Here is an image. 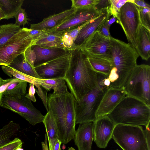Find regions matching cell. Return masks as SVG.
<instances>
[{"instance_id":"1","label":"cell","mask_w":150,"mask_h":150,"mask_svg":"<svg viewBox=\"0 0 150 150\" xmlns=\"http://www.w3.org/2000/svg\"><path fill=\"white\" fill-rule=\"evenodd\" d=\"M70 52L69 65L64 79L70 93L78 101L98 86L99 73L91 68L82 49Z\"/></svg>"},{"instance_id":"2","label":"cell","mask_w":150,"mask_h":150,"mask_svg":"<svg viewBox=\"0 0 150 150\" xmlns=\"http://www.w3.org/2000/svg\"><path fill=\"white\" fill-rule=\"evenodd\" d=\"M75 100L68 90L50 93L47 97L48 112L54 119L58 139L62 144H67L74 136Z\"/></svg>"},{"instance_id":"3","label":"cell","mask_w":150,"mask_h":150,"mask_svg":"<svg viewBox=\"0 0 150 150\" xmlns=\"http://www.w3.org/2000/svg\"><path fill=\"white\" fill-rule=\"evenodd\" d=\"M112 68L108 76L109 87H123L133 68L137 65L139 55L129 43L112 37L110 38Z\"/></svg>"},{"instance_id":"4","label":"cell","mask_w":150,"mask_h":150,"mask_svg":"<svg viewBox=\"0 0 150 150\" xmlns=\"http://www.w3.org/2000/svg\"><path fill=\"white\" fill-rule=\"evenodd\" d=\"M107 116L115 125L146 126L150 121V106L126 96Z\"/></svg>"},{"instance_id":"5","label":"cell","mask_w":150,"mask_h":150,"mask_svg":"<svg viewBox=\"0 0 150 150\" xmlns=\"http://www.w3.org/2000/svg\"><path fill=\"white\" fill-rule=\"evenodd\" d=\"M108 77L99 74L98 84L79 101L75 102L76 125L95 121L96 112L102 99L109 87Z\"/></svg>"},{"instance_id":"6","label":"cell","mask_w":150,"mask_h":150,"mask_svg":"<svg viewBox=\"0 0 150 150\" xmlns=\"http://www.w3.org/2000/svg\"><path fill=\"white\" fill-rule=\"evenodd\" d=\"M112 138L123 150H150V144L141 126L115 125Z\"/></svg>"},{"instance_id":"7","label":"cell","mask_w":150,"mask_h":150,"mask_svg":"<svg viewBox=\"0 0 150 150\" xmlns=\"http://www.w3.org/2000/svg\"><path fill=\"white\" fill-rule=\"evenodd\" d=\"M127 95L137 98L150 106V66L137 65L124 86Z\"/></svg>"},{"instance_id":"8","label":"cell","mask_w":150,"mask_h":150,"mask_svg":"<svg viewBox=\"0 0 150 150\" xmlns=\"http://www.w3.org/2000/svg\"><path fill=\"white\" fill-rule=\"evenodd\" d=\"M0 106L18 114L33 126L42 122L44 118V116L25 95L17 97L3 96Z\"/></svg>"},{"instance_id":"9","label":"cell","mask_w":150,"mask_h":150,"mask_svg":"<svg viewBox=\"0 0 150 150\" xmlns=\"http://www.w3.org/2000/svg\"><path fill=\"white\" fill-rule=\"evenodd\" d=\"M27 28L23 27L0 48V65L8 66L29 46L35 44Z\"/></svg>"},{"instance_id":"10","label":"cell","mask_w":150,"mask_h":150,"mask_svg":"<svg viewBox=\"0 0 150 150\" xmlns=\"http://www.w3.org/2000/svg\"><path fill=\"white\" fill-rule=\"evenodd\" d=\"M117 19L129 43L136 49L137 34L141 24L138 7L129 0L121 7Z\"/></svg>"},{"instance_id":"11","label":"cell","mask_w":150,"mask_h":150,"mask_svg":"<svg viewBox=\"0 0 150 150\" xmlns=\"http://www.w3.org/2000/svg\"><path fill=\"white\" fill-rule=\"evenodd\" d=\"M81 48L88 56L102 58L112 62L110 38L104 37L97 31L90 36Z\"/></svg>"},{"instance_id":"12","label":"cell","mask_w":150,"mask_h":150,"mask_svg":"<svg viewBox=\"0 0 150 150\" xmlns=\"http://www.w3.org/2000/svg\"><path fill=\"white\" fill-rule=\"evenodd\" d=\"M71 57L69 53L35 67L42 79L64 78L69 65Z\"/></svg>"},{"instance_id":"13","label":"cell","mask_w":150,"mask_h":150,"mask_svg":"<svg viewBox=\"0 0 150 150\" xmlns=\"http://www.w3.org/2000/svg\"><path fill=\"white\" fill-rule=\"evenodd\" d=\"M94 5V4L84 8H76L74 12L65 22L53 30L66 32L96 18L101 14L95 10Z\"/></svg>"},{"instance_id":"14","label":"cell","mask_w":150,"mask_h":150,"mask_svg":"<svg viewBox=\"0 0 150 150\" xmlns=\"http://www.w3.org/2000/svg\"><path fill=\"white\" fill-rule=\"evenodd\" d=\"M115 125L107 116L99 118L93 122V140L97 146L105 148L112 138Z\"/></svg>"},{"instance_id":"15","label":"cell","mask_w":150,"mask_h":150,"mask_svg":"<svg viewBox=\"0 0 150 150\" xmlns=\"http://www.w3.org/2000/svg\"><path fill=\"white\" fill-rule=\"evenodd\" d=\"M126 95L123 86L120 88L109 87L105 93L96 112V119L108 115Z\"/></svg>"},{"instance_id":"16","label":"cell","mask_w":150,"mask_h":150,"mask_svg":"<svg viewBox=\"0 0 150 150\" xmlns=\"http://www.w3.org/2000/svg\"><path fill=\"white\" fill-rule=\"evenodd\" d=\"M76 9L71 7L57 14L50 16L39 23L31 24L30 29L46 31L53 30L65 22Z\"/></svg>"},{"instance_id":"17","label":"cell","mask_w":150,"mask_h":150,"mask_svg":"<svg viewBox=\"0 0 150 150\" xmlns=\"http://www.w3.org/2000/svg\"><path fill=\"white\" fill-rule=\"evenodd\" d=\"M73 139L78 150H92L93 140V122L79 124Z\"/></svg>"},{"instance_id":"18","label":"cell","mask_w":150,"mask_h":150,"mask_svg":"<svg viewBox=\"0 0 150 150\" xmlns=\"http://www.w3.org/2000/svg\"><path fill=\"white\" fill-rule=\"evenodd\" d=\"M31 48L35 51L36 56L34 68L70 52L63 49L42 47L35 45H32Z\"/></svg>"},{"instance_id":"19","label":"cell","mask_w":150,"mask_h":150,"mask_svg":"<svg viewBox=\"0 0 150 150\" xmlns=\"http://www.w3.org/2000/svg\"><path fill=\"white\" fill-rule=\"evenodd\" d=\"M108 11L88 22L82 28L74 42L75 45L78 48H82L90 36L97 30L105 20Z\"/></svg>"},{"instance_id":"20","label":"cell","mask_w":150,"mask_h":150,"mask_svg":"<svg viewBox=\"0 0 150 150\" xmlns=\"http://www.w3.org/2000/svg\"><path fill=\"white\" fill-rule=\"evenodd\" d=\"M135 50L142 59L148 60L150 56V32L141 24L137 34Z\"/></svg>"},{"instance_id":"21","label":"cell","mask_w":150,"mask_h":150,"mask_svg":"<svg viewBox=\"0 0 150 150\" xmlns=\"http://www.w3.org/2000/svg\"><path fill=\"white\" fill-rule=\"evenodd\" d=\"M64 33V32L52 30L36 42L34 45L42 47L65 50L62 41V37Z\"/></svg>"},{"instance_id":"22","label":"cell","mask_w":150,"mask_h":150,"mask_svg":"<svg viewBox=\"0 0 150 150\" xmlns=\"http://www.w3.org/2000/svg\"><path fill=\"white\" fill-rule=\"evenodd\" d=\"M8 66L33 77L41 79L36 71L35 68L25 59L24 53L16 57Z\"/></svg>"},{"instance_id":"23","label":"cell","mask_w":150,"mask_h":150,"mask_svg":"<svg viewBox=\"0 0 150 150\" xmlns=\"http://www.w3.org/2000/svg\"><path fill=\"white\" fill-rule=\"evenodd\" d=\"M42 122L45 129L49 150H54V145L59 139L54 120L49 112L44 116Z\"/></svg>"},{"instance_id":"24","label":"cell","mask_w":150,"mask_h":150,"mask_svg":"<svg viewBox=\"0 0 150 150\" xmlns=\"http://www.w3.org/2000/svg\"><path fill=\"white\" fill-rule=\"evenodd\" d=\"M86 59L90 67L93 70L108 77L112 67L111 62L105 59L88 57L87 55Z\"/></svg>"},{"instance_id":"25","label":"cell","mask_w":150,"mask_h":150,"mask_svg":"<svg viewBox=\"0 0 150 150\" xmlns=\"http://www.w3.org/2000/svg\"><path fill=\"white\" fill-rule=\"evenodd\" d=\"M36 81L47 91L52 89L53 93H58L67 90L64 78L43 79L36 78Z\"/></svg>"},{"instance_id":"26","label":"cell","mask_w":150,"mask_h":150,"mask_svg":"<svg viewBox=\"0 0 150 150\" xmlns=\"http://www.w3.org/2000/svg\"><path fill=\"white\" fill-rule=\"evenodd\" d=\"M23 0H0V8L5 15V19L13 18L21 8Z\"/></svg>"},{"instance_id":"27","label":"cell","mask_w":150,"mask_h":150,"mask_svg":"<svg viewBox=\"0 0 150 150\" xmlns=\"http://www.w3.org/2000/svg\"><path fill=\"white\" fill-rule=\"evenodd\" d=\"M20 129L19 125L11 121L0 129V147L10 142Z\"/></svg>"},{"instance_id":"28","label":"cell","mask_w":150,"mask_h":150,"mask_svg":"<svg viewBox=\"0 0 150 150\" xmlns=\"http://www.w3.org/2000/svg\"><path fill=\"white\" fill-rule=\"evenodd\" d=\"M22 29L15 24L0 25V48L3 47L11 37Z\"/></svg>"},{"instance_id":"29","label":"cell","mask_w":150,"mask_h":150,"mask_svg":"<svg viewBox=\"0 0 150 150\" xmlns=\"http://www.w3.org/2000/svg\"><path fill=\"white\" fill-rule=\"evenodd\" d=\"M1 68L4 73L10 77L13 76L14 78L33 84L36 87L37 90H39L42 88L36 81V78L18 71L8 66H2Z\"/></svg>"},{"instance_id":"30","label":"cell","mask_w":150,"mask_h":150,"mask_svg":"<svg viewBox=\"0 0 150 150\" xmlns=\"http://www.w3.org/2000/svg\"><path fill=\"white\" fill-rule=\"evenodd\" d=\"M27 82L19 80L11 84L3 94V96L17 97L25 95Z\"/></svg>"},{"instance_id":"31","label":"cell","mask_w":150,"mask_h":150,"mask_svg":"<svg viewBox=\"0 0 150 150\" xmlns=\"http://www.w3.org/2000/svg\"><path fill=\"white\" fill-rule=\"evenodd\" d=\"M138 8L141 25L150 32V8Z\"/></svg>"},{"instance_id":"32","label":"cell","mask_w":150,"mask_h":150,"mask_svg":"<svg viewBox=\"0 0 150 150\" xmlns=\"http://www.w3.org/2000/svg\"><path fill=\"white\" fill-rule=\"evenodd\" d=\"M129 0H110V5L108 10L113 16L117 18L120 9Z\"/></svg>"},{"instance_id":"33","label":"cell","mask_w":150,"mask_h":150,"mask_svg":"<svg viewBox=\"0 0 150 150\" xmlns=\"http://www.w3.org/2000/svg\"><path fill=\"white\" fill-rule=\"evenodd\" d=\"M14 17L16 19L15 24L19 26L23 25L24 27L25 24L28 23V21L30 20L27 18L25 10L22 8L15 15Z\"/></svg>"},{"instance_id":"34","label":"cell","mask_w":150,"mask_h":150,"mask_svg":"<svg viewBox=\"0 0 150 150\" xmlns=\"http://www.w3.org/2000/svg\"><path fill=\"white\" fill-rule=\"evenodd\" d=\"M62 41L64 48L69 51H71L79 48L75 45L74 41L69 35L64 32L62 37Z\"/></svg>"},{"instance_id":"35","label":"cell","mask_w":150,"mask_h":150,"mask_svg":"<svg viewBox=\"0 0 150 150\" xmlns=\"http://www.w3.org/2000/svg\"><path fill=\"white\" fill-rule=\"evenodd\" d=\"M23 142L20 139L16 138L9 143L0 147V150H16L22 148Z\"/></svg>"},{"instance_id":"36","label":"cell","mask_w":150,"mask_h":150,"mask_svg":"<svg viewBox=\"0 0 150 150\" xmlns=\"http://www.w3.org/2000/svg\"><path fill=\"white\" fill-rule=\"evenodd\" d=\"M110 5V0H98L97 2L94 4L95 10L100 13L107 11Z\"/></svg>"},{"instance_id":"37","label":"cell","mask_w":150,"mask_h":150,"mask_svg":"<svg viewBox=\"0 0 150 150\" xmlns=\"http://www.w3.org/2000/svg\"><path fill=\"white\" fill-rule=\"evenodd\" d=\"M98 0H71V7L76 8H84L94 5Z\"/></svg>"},{"instance_id":"38","label":"cell","mask_w":150,"mask_h":150,"mask_svg":"<svg viewBox=\"0 0 150 150\" xmlns=\"http://www.w3.org/2000/svg\"><path fill=\"white\" fill-rule=\"evenodd\" d=\"M29 33L32 37L35 43L41 39L51 31H46L30 29L27 28Z\"/></svg>"},{"instance_id":"39","label":"cell","mask_w":150,"mask_h":150,"mask_svg":"<svg viewBox=\"0 0 150 150\" xmlns=\"http://www.w3.org/2000/svg\"><path fill=\"white\" fill-rule=\"evenodd\" d=\"M31 46H30L26 49L24 53V54L26 60L34 67L36 56L35 51L31 48Z\"/></svg>"},{"instance_id":"40","label":"cell","mask_w":150,"mask_h":150,"mask_svg":"<svg viewBox=\"0 0 150 150\" xmlns=\"http://www.w3.org/2000/svg\"><path fill=\"white\" fill-rule=\"evenodd\" d=\"M106 18L103 22L99 27L97 31L104 37L110 38L111 36L110 33V28H109L106 26L105 24Z\"/></svg>"},{"instance_id":"41","label":"cell","mask_w":150,"mask_h":150,"mask_svg":"<svg viewBox=\"0 0 150 150\" xmlns=\"http://www.w3.org/2000/svg\"><path fill=\"white\" fill-rule=\"evenodd\" d=\"M89 21L86 23H85L83 25L79 26L76 28H75L72 29L69 31H68L66 33L69 35L70 37H71V38L73 39L75 41V40L79 34L80 31L82 28L83 27V26L87 23L88 22L91 21V20Z\"/></svg>"},{"instance_id":"42","label":"cell","mask_w":150,"mask_h":150,"mask_svg":"<svg viewBox=\"0 0 150 150\" xmlns=\"http://www.w3.org/2000/svg\"><path fill=\"white\" fill-rule=\"evenodd\" d=\"M29 85L28 93L25 95V96L31 101L35 102L36 100L35 96L36 92L35 86L33 84L31 83H30Z\"/></svg>"},{"instance_id":"43","label":"cell","mask_w":150,"mask_h":150,"mask_svg":"<svg viewBox=\"0 0 150 150\" xmlns=\"http://www.w3.org/2000/svg\"><path fill=\"white\" fill-rule=\"evenodd\" d=\"M20 80L14 78L10 79L7 82L0 86V102L3 96V93L6 90L8 86L12 83L18 81Z\"/></svg>"},{"instance_id":"44","label":"cell","mask_w":150,"mask_h":150,"mask_svg":"<svg viewBox=\"0 0 150 150\" xmlns=\"http://www.w3.org/2000/svg\"><path fill=\"white\" fill-rule=\"evenodd\" d=\"M130 1L138 7L150 8V5L144 0H130Z\"/></svg>"},{"instance_id":"45","label":"cell","mask_w":150,"mask_h":150,"mask_svg":"<svg viewBox=\"0 0 150 150\" xmlns=\"http://www.w3.org/2000/svg\"><path fill=\"white\" fill-rule=\"evenodd\" d=\"M146 129L144 132L147 142L149 144H150V122L145 126Z\"/></svg>"},{"instance_id":"46","label":"cell","mask_w":150,"mask_h":150,"mask_svg":"<svg viewBox=\"0 0 150 150\" xmlns=\"http://www.w3.org/2000/svg\"><path fill=\"white\" fill-rule=\"evenodd\" d=\"M48 141L46 134H45V138L44 141L42 142L41 144L42 150H49L48 146Z\"/></svg>"},{"instance_id":"47","label":"cell","mask_w":150,"mask_h":150,"mask_svg":"<svg viewBox=\"0 0 150 150\" xmlns=\"http://www.w3.org/2000/svg\"><path fill=\"white\" fill-rule=\"evenodd\" d=\"M62 144L60 140H58L54 145V150H61L60 146Z\"/></svg>"},{"instance_id":"48","label":"cell","mask_w":150,"mask_h":150,"mask_svg":"<svg viewBox=\"0 0 150 150\" xmlns=\"http://www.w3.org/2000/svg\"><path fill=\"white\" fill-rule=\"evenodd\" d=\"M10 79H3L0 77V86L3 84L7 82Z\"/></svg>"},{"instance_id":"49","label":"cell","mask_w":150,"mask_h":150,"mask_svg":"<svg viewBox=\"0 0 150 150\" xmlns=\"http://www.w3.org/2000/svg\"><path fill=\"white\" fill-rule=\"evenodd\" d=\"M5 18L6 16L5 15L0 8V20L2 19H5Z\"/></svg>"},{"instance_id":"50","label":"cell","mask_w":150,"mask_h":150,"mask_svg":"<svg viewBox=\"0 0 150 150\" xmlns=\"http://www.w3.org/2000/svg\"><path fill=\"white\" fill-rule=\"evenodd\" d=\"M68 150H76L74 149L72 147H71L70 148H69Z\"/></svg>"},{"instance_id":"51","label":"cell","mask_w":150,"mask_h":150,"mask_svg":"<svg viewBox=\"0 0 150 150\" xmlns=\"http://www.w3.org/2000/svg\"><path fill=\"white\" fill-rule=\"evenodd\" d=\"M16 150H24L23 149H22L21 148H19L17 149Z\"/></svg>"},{"instance_id":"52","label":"cell","mask_w":150,"mask_h":150,"mask_svg":"<svg viewBox=\"0 0 150 150\" xmlns=\"http://www.w3.org/2000/svg\"><path fill=\"white\" fill-rule=\"evenodd\" d=\"M116 150H119L118 149H117Z\"/></svg>"},{"instance_id":"53","label":"cell","mask_w":150,"mask_h":150,"mask_svg":"<svg viewBox=\"0 0 150 150\" xmlns=\"http://www.w3.org/2000/svg\"><path fill=\"white\" fill-rule=\"evenodd\" d=\"M0 21H1V20H0Z\"/></svg>"},{"instance_id":"54","label":"cell","mask_w":150,"mask_h":150,"mask_svg":"<svg viewBox=\"0 0 150 150\" xmlns=\"http://www.w3.org/2000/svg\"></svg>"}]
</instances>
